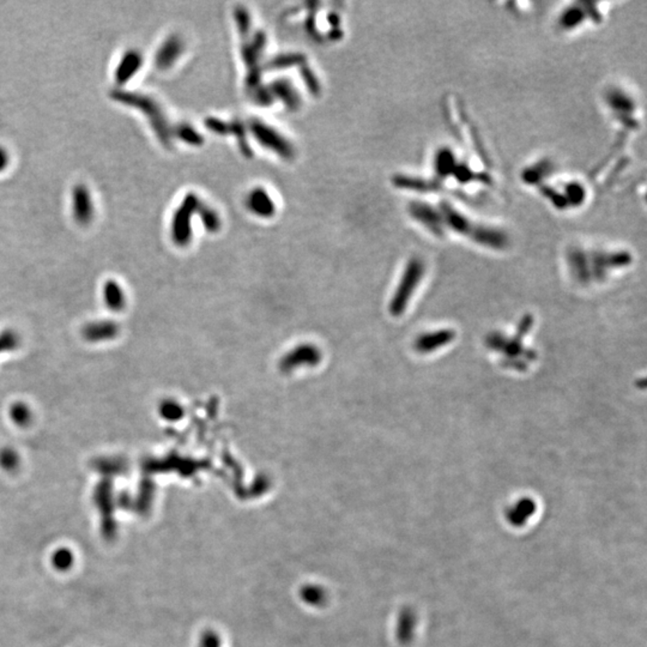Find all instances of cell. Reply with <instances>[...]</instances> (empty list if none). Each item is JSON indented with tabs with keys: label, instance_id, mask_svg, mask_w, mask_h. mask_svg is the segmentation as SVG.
<instances>
[{
	"label": "cell",
	"instance_id": "obj_1",
	"mask_svg": "<svg viewBox=\"0 0 647 647\" xmlns=\"http://www.w3.org/2000/svg\"><path fill=\"white\" fill-rule=\"evenodd\" d=\"M111 98L116 102L137 108L144 113L150 121L151 127L154 129L159 141L166 146H171L172 134L167 125V119L159 107V104H157L154 99H151L146 95L138 94L133 91H120V89L111 91Z\"/></svg>",
	"mask_w": 647,
	"mask_h": 647
},
{
	"label": "cell",
	"instance_id": "obj_2",
	"mask_svg": "<svg viewBox=\"0 0 647 647\" xmlns=\"http://www.w3.org/2000/svg\"><path fill=\"white\" fill-rule=\"evenodd\" d=\"M197 198L189 194L173 216L172 235L174 242L180 246L189 244L191 237V217L197 209Z\"/></svg>",
	"mask_w": 647,
	"mask_h": 647
},
{
	"label": "cell",
	"instance_id": "obj_3",
	"mask_svg": "<svg viewBox=\"0 0 647 647\" xmlns=\"http://www.w3.org/2000/svg\"><path fill=\"white\" fill-rule=\"evenodd\" d=\"M252 132L257 138L258 142L260 143L263 146L276 151L284 159L293 157L294 149L286 141V138L282 137L276 130L271 129L267 125L259 123V121H253Z\"/></svg>",
	"mask_w": 647,
	"mask_h": 647
},
{
	"label": "cell",
	"instance_id": "obj_4",
	"mask_svg": "<svg viewBox=\"0 0 647 647\" xmlns=\"http://www.w3.org/2000/svg\"><path fill=\"white\" fill-rule=\"evenodd\" d=\"M72 214L75 221L86 226L94 219L95 208L89 189L84 185H77L72 191Z\"/></svg>",
	"mask_w": 647,
	"mask_h": 647
},
{
	"label": "cell",
	"instance_id": "obj_5",
	"mask_svg": "<svg viewBox=\"0 0 647 647\" xmlns=\"http://www.w3.org/2000/svg\"><path fill=\"white\" fill-rule=\"evenodd\" d=\"M142 63V54L139 52L134 51V49L126 52L116 70L114 77H116V84L124 86L127 81H131L134 77V75L141 69Z\"/></svg>",
	"mask_w": 647,
	"mask_h": 647
},
{
	"label": "cell",
	"instance_id": "obj_6",
	"mask_svg": "<svg viewBox=\"0 0 647 647\" xmlns=\"http://www.w3.org/2000/svg\"><path fill=\"white\" fill-rule=\"evenodd\" d=\"M320 360V354L318 352L317 348L311 347V345H304L295 349L294 352H289L284 360H282V368L284 371H292L296 367L309 364L313 366L318 364Z\"/></svg>",
	"mask_w": 647,
	"mask_h": 647
},
{
	"label": "cell",
	"instance_id": "obj_7",
	"mask_svg": "<svg viewBox=\"0 0 647 647\" xmlns=\"http://www.w3.org/2000/svg\"><path fill=\"white\" fill-rule=\"evenodd\" d=\"M182 48H184V46H182V42H181L179 38L171 36L169 39L166 40L162 43V46L159 47L157 53H156L155 63L157 65V68L168 69L169 66H172L180 56Z\"/></svg>",
	"mask_w": 647,
	"mask_h": 647
},
{
	"label": "cell",
	"instance_id": "obj_8",
	"mask_svg": "<svg viewBox=\"0 0 647 647\" xmlns=\"http://www.w3.org/2000/svg\"><path fill=\"white\" fill-rule=\"evenodd\" d=\"M249 209L254 214L267 217L274 212V205L269 194L262 189H253L249 196Z\"/></svg>",
	"mask_w": 647,
	"mask_h": 647
},
{
	"label": "cell",
	"instance_id": "obj_9",
	"mask_svg": "<svg viewBox=\"0 0 647 647\" xmlns=\"http://www.w3.org/2000/svg\"><path fill=\"white\" fill-rule=\"evenodd\" d=\"M104 296L107 300L108 304L111 306L109 309H119L124 304V295L121 292L119 286L116 282H108L104 289Z\"/></svg>",
	"mask_w": 647,
	"mask_h": 647
},
{
	"label": "cell",
	"instance_id": "obj_10",
	"mask_svg": "<svg viewBox=\"0 0 647 647\" xmlns=\"http://www.w3.org/2000/svg\"><path fill=\"white\" fill-rule=\"evenodd\" d=\"M276 91H277L279 95H282L281 98L288 103L289 107L294 108L296 104H297V102H299L297 94H296L295 91L293 89L292 86L288 84L287 81L277 83V84H276Z\"/></svg>",
	"mask_w": 647,
	"mask_h": 647
},
{
	"label": "cell",
	"instance_id": "obj_11",
	"mask_svg": "<svg viewBox=\"0 0 647 647\" xmlns=\"http://www.w3.org/2000/svg\"><path fill=\"white\" fill-rule=\"evenodd\" d=\"M179 137L184 139L185 142L192 143V144H198L202 141V138L198 136V133L194 132L189 126H182L179 129Z\"/></svg>",
	"mask_w": 647,
	"mask_h": 647
},
{
	"label": "cell",
	"instance_id": "obj_12",
	"mask_svg": "<svg viewBox=\"0 0 647 647\" xmlns=\"http://www.w3.org/2000/svg\"><path fill=\"white\" fill-rule=\"evenodd\" d=\"M13 420L18 422V423H24L29 419V412H26V407H15L13 412Z\"/></svg>",
	"mask_w": 647,
	"mask_h": 647
},
{
	"label": "cell",
	"instance_id": "obj_13",
	"mask_svg": "<svg viewBox=\"0 0 647 647\" xmlns=\"http://www.w3.org/2000/svg\"><path fill=\"white\" fill-rule=\"evenodd\" d=\"M162 412L167 419H176L179 416L180 409H179V407H176V404L169 403L163 405Z\"/></svg>",
	"mask_w": 647,
	"mask_h": 647
},
{
	"label": "cell",
	"instance_id": "obj_14",
	"mask_svg": "<svg viewBox=\"0 0 647 647\" xmlns=\"http://www.w3.org/2000/svg\"><path fill=\"white\" fill-rule=\"evenodd\" d=\"M299 61H300V58H296L294 56H284V58H279V59L272 61L271 65L276 66V68H283L288 64H296Z\"/></svg>",
	"mask_w": 647,
	"mask_h": 647
},
{
	"label": "cell",
	"instance_id": "obj_15",
	"mask_svg": "<svg viewBox=\"0 0 647 647\" xmlns=\"http://www.w3.org/2000/svg\"><path fill=\"white\" fill-rule=\"evenodd\" d=\"M9 164V155L0 146V172H3Z\"/></svg>",
	"mask_w": 647,
	"mask_h": 647
}]
</instances>
